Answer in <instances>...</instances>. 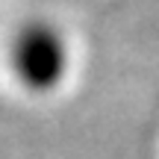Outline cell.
I'll use <instances>...</instances> for the list:
<instances>
[{
  "label": "cell",
  "instance_id": "cell-1",
  "mask_svg": "<svg viewBox=\"0 0 159 159\" xmlns=\"http://www.w3.org/2000/svg\"><path fill=\"white\" fill-rule=\"evenodd\" d=\"M15 62L21 77L27 80V85H35V89H44V85H53V80L62 74L65 65V53L59 39L44 27H33L21 35L15 47Z\"/></svg>",
  "mask_w": 159,
  "mask_h": 159
}]
</instances>
